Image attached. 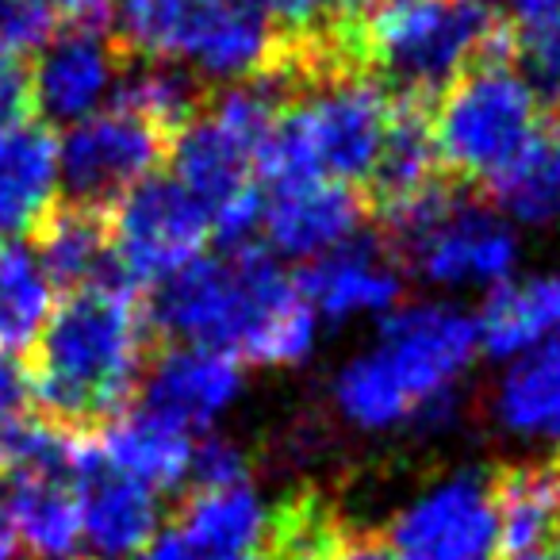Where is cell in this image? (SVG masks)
Listing matches in <instances>:
<instances>
[{"label":"cell","mask_w":560,"mask_h":560,"mask_svg":"<svg viewBox=\"0 0 560 560\" xmlns=\"http://www.w3.org/2000/svg\"><path fill=\"white\" fill-rule=\"evenodd\" d=\"M147 315L177 346L223 350L238 365H300L319 338L296 277L261 242L196 257L150 292Z\"/></svg>","instance_id":"cell-1"},{"label":"cell","mask_w":560,"mask_h":560,"mask_svg":"<svg viewBox=\"0 0 560 560\" xmlns=\"http://www.w3.org/2000/svg\"><path fill=\"white\" fill-rule=\"evenodd\" d=\"M150 327L142 292L124 280L78 289L55 304L35 338L27 396L43 422L93 434L127 411L150 369Z\"/></svg>","instance_id":"cell-2"},{"label":"cell","mask_w":560,"mask_h":560,"mask_svg":"<svg viewBox=\"0 0 560 560\" xmlns=\"http://www.w3.org/2000/svg\"><path fill=\"white\" fill-rule=\"evenodd\" d=\"M284 78L226 85L170 142V177L203 208L219 246H246L261 231V165L284 112Z\"/></svg>","instance_id":"cell-3"},{"label":"cell","mask_w":560,"mask_h":560,"mask_svg":"<svg viewBox=\"0 0 560 560\" xmlns=\"http://www.w3.org/2000/svg\"><path fill=\"white\" fill-rule=\"evenodd\" d=\"M518 27L495 0H388L353 32V62L396 96L430 101L483 62H514Z\"/></svg>","instance_id":"cell-4"},{"label":"cell","mask_w":560,"mask_h":560,"mask_svg":"<svg viewBox=\"0 0 560 560\" xmlns=\"http://www.w3.org/2000/svg\"><path fill=\"white\" fill-rule=\"evenodd\" d=\"M396 96L361 66L338 62L300 78L272 131L261 180L369 185L392 124Z\"/></svg>","instance_id":"cell-5"},{"label":"cell","mask_w":560,"mask_h":560,"mask_svg":"<svg viewBox=\"0 0 560 560\" xmlns=\"http://www.w3.org/2000/svg\"><path fill=\"white\" fill-rule=\"evenodd\" d=\"M108 32L139 62L242 85L284 66L289 43L246 0H108Z\"/></svg>","instance_id":"cell-6"},{"label":"cell","mask_w":560,"mask_h":560,"mask_svg":"<svg viewBox=\"0 0 560 560\" xmlns=\"http://www.w3.org/2000/svg\"><path fill=\"white\" fill-rule=\"evenodd\" d=\"M388 254L438 289H499L514 280L518 238L491 203L434 180L419 196L381 211Z\"/></svg>","instance_id":"cell-7"},{"label":"cell","mask_w":560,"mask_h":560,"mask_svg":"<svg viewBox=\"0 0 560 560\" xmlns=\"http://www.w3.org/2000/svg\"><path fill=\"white\" fill-rule=\"evenodd\" d=\"M537 89L514 62H483L460 73L430 112L438 165L457 180H495L541 127Z\"/></svg>","instance_id":"cell-8"},{"label":"cell","mask_w":560,"mask_h":560,"mask_svg":"<svg viewBox=\"0 0 560 560\" xmlns=\"http://www.w3.org/2000/svg\"><path fill=\"white\" fill-rule=\"evenodd\" d=\"M373 353L415 407V422L450 419L457 388L480 353L476 319L457 304H407L384 315Z\"/></svg>","instance_id":"cell-9"},{"label":"cell","mask_w":560,"mask_h":560,"mask_svg":"<svg viewBox=\"0 0 560 560\" xmlns=\"http://www.w3.org/2000/svg\"><path fill=\"white\" fill-rule=\"evenodd\" d=\"M108 234L116 277L135 292H154L203 257L211 223L170 173H154L108 211Z\"/></svg>","instance_id":"cell-10"},{"label":"cell","mask_w":560,"mask_h":560,"mask_svg":"<svg viewBox=\"0 0 560 560\" xmlns=\"http://www.w3.org/2000/svg\"><path fill=\"white\" fill-rule=\"evenodd\" d=\"M170 154V139L139 116L108 104L58 139V170L70 203L112 211L135 185L150 180Z\"/></svg>","instance_id":"cell-11"},{"label":"cell","mask_w":560,"mask_h":560,"mask_svg":"<svg viewBox=\"0 0 560 560\" xmlns=\"http://www.w3.org/2000/svg\"><path fill=\"white\" fill-rule=\"evenodd\" d=\"M396 560H499V526L491 480L453 472L415 495L388 526Z\"/></svg>","instance_id":"cell-12"},{"label":"cell","mask_w":560,"mask_h":560,"mask_svg":"<svg viewBox=\"0 0 560 560\" xmlns=\"http://www.w3.org/2000/svg\"><path fill=\"white\" fill-rule=\"evenodd\" d=\"M124 78V47L108 24H66L55 32L27 70V108L47 127H73L112 104Z\"/></svg>","instance_id":"cell-13"},{"label":"cell","mask_w":560,"mask_h":560,"mask_svg":"<svg viewBox=\"0 0 560 560\" xmlns=\"http://www.w3.org/2000/svg\"><path fill=\"white\" fill-rule=\"evenodd\" d=\"M365 196L335 180H272L265 185L261 231L265 249L292 261H315L323 254L361 238Z\"/></svg>","instance_id":"cell-14"},{"label":"cell","mask_w":560,"mask_h":560,"mask_svg":"<svg viewBox=\"0 0 560 560\" xmlns=\"http://www.w3.org/2000/svg\"><path fill=\"white\" fill-rule=\"evenodd\" d=\"M73 483L81 499V537L96 560H135L158 537L162 495L104 465L93 434L78 438Z\"/></svg>","instance_id":"cell-15"},{"label":"cell","mask_w":560,"mask_h":560,"mask_svg":"<svg viewBox=\"0 0 560 560\" xmlns=\"http://www.w3.org/2000/svg\"><path fill=\"white\" fill-rule=\"evenodd\" d=\"M296 289L319 319L350 323L361 315H388L404 300V277L388 246L353 238L350 246L323 254L296 272Z\"/></svg>","instance_id":"cell-16"},{"label":"cell","mask_w":560,"mask_h":560,"mask_svg":"<svg viewBox=\"0 0 560 560\" xmlns=\"http://www.w3.org/2000/svg\"><path fill=\"white\" fill-rule=\"evenodd\" d=\"M81 438V434H78ZM73 460L78 442L66 460L27 465L16 472H4V499H9L12 526L20 537V552L27 560H73L81 549V499L73 483Z\"/></svg>","instance_id":"cell-17"},{"label":"cell","mask_w":560,"mask_h":560,"mask_svg":"<svg viewBox=\"0 0 560 560\" xmlns=\"http://www.w3.org/2000/svg\"><path fill=\"white\" fill-rule=\"evenodd\" d=\"M238 392L242 365L231 353L208 350V346H173L147 369L142 404L200 434V430H211V422L238 399Z\"/></svg>","instance_id":"cell-18"},{"label":"cell","mask_w":560,"mask_h":560,"mask_svg":"<svg viewBox=\"0 0 560 560\" xmlns=\"http://www.w3.org/2000/svg\"><path fill=\"white\" fill-rule=\"evenodd\" d=\"M62 196L58 135L24 116L0 131V234H35Z\"/></svg>","instance_id":"cell-19"},{"label":"cell","mask_w":560,"mask_h":560,"mask_svg":"<svg viewBox=\"0 0 560 560\" xmlns=\"http://www.w3.org/2000/svg\"><path fill=\"white\" fill-rule=\"evenodd\" d=\"M96 453L108 468L119 476H131L142 488L158 491H177L188 483V468H192L196 434L177 427L165 415L150 411L147 404L127 407L116 419L93 430Z\"/></svg>","instance_id":"cell-20"},{"label":"cell","mask_w":560,"mask_h":560,"mask_svg":"<svg viewBox=\"0 0 560 560\" xmlns=\"http://www.w3.org/2000/svg\"><path fill=\"white\" fill-rule=\"evenodd\" d=\"M200 560H257L277 537V522L254 483L196 488L173 522Z\"/></svg>","instance_id":"cell-21"},{"label":"cell","mask_w":560,"mask_h":560,"mask_svg":"<svg viewBox=\"0 0 560 560\" xmlns=\"http://www.w3.org/2000/svg\"><path fill=\"white\" fill-rule=\"evenodd\" d=\"M480 353L495 361H514L537 342L560 330V272L549 277L506 280L488 292L483 307L472 315Z\"/></svg>","instance_id":"cell-22"},{"label":"cell","mask_w":560,"mask_h":560,"mask_svg":"<svg viewBox=\"0 0 560 560\" xmlns=\"http://www.w3.org/2000/svg\"><path fill=\"white\" fill-rule=\"evenodd\" d=\"M491 503H495L499 552L506 560L552 549L560 537V460L506 468L491 483Z\"/></svg>","instance_id":"cell-23"},{"label":"cell","mask_w":560,"mask_h":560,"mask_svg":"<svg viewBox=\"0 0 560 560\" xmlns=\"http://www.w3.org/2000/svg\"><path fill=\"white\" fill-rule=\"evenodd\" d=\"M35 257L55 289L78 292L89 284L119 280L112 265V234L108 211L81 208V203H58L47 223L35 231Z\"/></svg>","instance_id":"cell-24"},{"label":"cell","mask_w":560,"mask_h":560,"mask_svg":"<svg viewBox=\"0 0 560 560\" xmlns=\"http://www.w3.org/2000/svg\"><path fill=\"white\" fill-rule=\"evenodd\" d=\"M495 419L514 438L560 445V330L506 361L495 388Z\"/></svg>","instance_id":"cell-25"},{"label":"cell","mask_w":560,"mask_h":560,"mask_svg":"<svg viewBox=\"0 0 560 560\" xmlns=\"http://www.w3.org/2000/svg\"><path fill=\"white\" fill-rule=\"evenodd\" d=\"M491 208L518 226H560V112L545 116L522 154L491 180Z\"/></svg>","instance_id":"cell-26"},{"label":"cell","mask_w":560,"mask_h":560,"mask_svg":"<svg viewBox=\"0 0 560 560\" xmlns=\"http://www.w3.org/2000/svg\"><path fill=\"white\" fill-rule=\"evenodd\" d=\"M396 96V93H392ZM438 150L434 131H430V101L419 96H396L392 101V124L384 135L381 158L373 170V200L381 211L396 208V203L419 196L438 180Z\"/></svg>","instance_id":"cell-27"},{"label":"cell","mask_w":560,"mask_h":560,"mask_svg":"<svg viewBox=\"0 0 560 560\" xmlns=\"http://www.w3.org/2000/svg\"><path fill=\"white\" fill-rule=\"evenodd\" d=\"M112 104L139 116L173 142L200 116V81L173 62H131L124 66Z\"/></svg>","instance_id":"cell-28"},{"label":"cell","mask_w":560,"mask_h":560,"mask_svg":"<svg viewBox=\"0 0 560 560\" xmlns=\"http://www.w3.org/2000/svg\"><path fill=\"white\" fill-rule=\"evenodd\" d=\"M55 284L24 246H0V353L32 350L55 312Z\"/></svg>","instance_id":"cell-29"},{"label":"cell","mask_w":560,"mask_h":560,"mask_svg":"<svg viewBox=\"0 0 560 560\" xmlns=\"http://www.w3.org/2000/svg\"><path fill=\"white\" fill-rule=\"evenodd\" d=\"M284 35L289 47H330L353 58V32L369 0H246Z\"/></svg>","instance_id":"cell-30"},{"label":"cell","mask_w":560,"mask_h":560,"mask_svg":"<svg viewBox=\"0 0 560 560\" xmlns=\"http://www.w3.org/2000/svg\"><path fill=\"white\" fill-rule=\"evenodd\" d=\"M335 404L342 411V419L361 430H392L404 427V422H415L411 399L392 381V373L373 350L358 353V358L342 365V373L335 381Z\"/></svg>","instance_id":"cell-31"},{"label":"cell","mask_w":560,"mask_h":560,"mask_svg":"<svg viewBox=\"0 0 560 560\" xmlns=\"http://www.w3.org/2000/svg\"><path fill=\"white\" fill-rule=\"evenodd\" d=\"M58 32V16L47 0H0V55L20 62L35 55Z\"/></svg>","instance_id":"cell-32"},{"label":"cell","mask_w":560,"mask_h":560,"mask_svg":"<svg viewBox=\"0 0 560 560\" xmlns=\"http://www.w3.org/2000/svg\"><path fill=\"white\" fill-rule=\"evenodd\" d=\"M518 58L526 62V78L537 96L560 108V12H552L541 24L518 27Z\"/></svg>","instance_id":"cell-33"},{"label":"cell","mask_w":560,"mask_h":560,"mask_svg":"<svg viewBox=\"0 0 560 560\" xmlns=\"http://www.w3.org/2000/svg\"><path fill=\"white\" fill-rule=\"evenodd\" d=\"M246 480H249V468L238 445H231L226 438L215 434L196 442L192 468H188V483L192 488H231V483H246Z\"/></svg>","instance_id":"cell-34"},{"label":"cell","mask_w":560,"mask_h":560,"mask_svg":"<svg viewBox=\"0 0 560 560\" xmlns=\"http://www.w3.org/2000/svg\"><path fill=\"white\" fill-rule=\"evenodd\" d=\"M330 537H335L330 526H323V522L307 518L300 511H289L284 526L277 529L272 545L257 560H319L323 549L330 545Z\"/></svg>","instance_id":"cell-35"},{"label":"cell","mask_w":560,"mask_h":560,"mask_svg":"<svg viewBox=\"0 0 560 560\" xmlns=\"http://www.w3.org/2000/svg\"><path fill=\"white\" fill-rule=\"evenodd\" d=\"M27 373L20 369L16 358L0 353V434L9 427H16L20 419H27Z\"/></svg>","instance_id":"cell-36"},{"label":"cell","mask_w":560,"mask_h":560,"mask_svg":"<svg viewBox=\"0 0 560 560\" xmlns=\"http://www.w3.org/2000/svg\"><path fill=\"white\" fill-rule=\"evenodd\" d=\"M27 73L20 62L0 55V131L27 116Z\"/></svg>","instance_id":"cell-37"},{"label":"cell","mask_w":560,"mask_h":560,"mask_svg":"<svg viewBox=\"0 0 560 560\" xmlns=\"http://www.w3.org/2000/svg\"><path fill=\"white\" fill-rule=\"evenodd\" d=\"M319 560H396V557H392L388 541H381V537L350 534V537H330V545L323 549Z\"/></svg>","instance_id":"cell-38"},{"label":"cell","mask_w":560,"mask_h":560,"mask_svg":"<svg viewBox=\"0 0 560 560\" xmlns=\"http://www.w3.org/2000/svg\"><path fill=\"white\" fill-rule=\"evenodd\" d=\"M66 24H108V0H47Z\"/></svg>","instance_id":"cell-39"},{"label":"cell","mask_w":560,"mask_h":560,"mask_svg":"<svg viewBox=\"0 0 560 560\" xmlns=\"http://www.w3.org/2000/svg\"><path fill=\"white\" fill-rule=\"evenodd\" d=\"M135 560H200V557H196V552L188 549V541L177 534V529H173V526L165 529L162 526V529H158L154 541H150L147 549H142Z\"/></svg>","instance_id":"cell-40"},{"label":"cell","mask_w":560,"mask_h":560,"mask_svg":"<svg viewBox=\"0 0 560 560\" xmlns=\"http://www.w3.org/2000/svg\"><path fill=\"white\" fill-rule=\"evenodd\" d=\"M506 16L514 20V27H529L549 20L552 12H560V0H503Z\"/></svg>","instance_id":"cell-41"},{"label":"cell","mask_w":560,"mask_h":560,"mask_svg":"<svg viewBox=\"0 0 560 560\" xmlns=\"http://www.w3.org/2000/svg\"><path fill=\"white\" fill-rule=\"evenodd\" d=\"M0 560H20V537H16V526H12V511H9V499H4V488H0Z\"/></svg>","instance_id":"cell-42"},{"label":"cell","mask_w":560,"mask_h":560,"mask_svg":"<svg viewBox=\"0 0 560 560\" xmlns=\"http://www.w3.org/2000/svg\"><path fill=\"white\" fill-rule=\"evenodd\" d=\"M511 560H560V549H545V552H529V557H511Z\"/></svg>","instance_id":"cell-43"},{"label":"cell","mask_w":560,"mask_h":560,"mask_svg":"<svg viewBox=\"0 0 560 560\" xmlns=\"http://www.w3.org/2000/svg\"><path fill=\"white\" fill-rule=\"evenodd\" d=\"M93 560H96V557H93Z\"/></svg>","instance_id":"cell-44"}]
</instances>
